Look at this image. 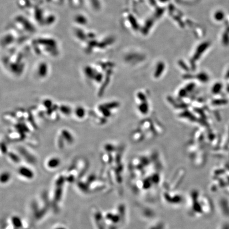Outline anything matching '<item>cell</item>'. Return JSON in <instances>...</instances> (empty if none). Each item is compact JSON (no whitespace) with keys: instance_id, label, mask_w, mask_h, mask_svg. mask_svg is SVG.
I'll return each mask as SVG.
<instances>
[{"instance_id":"obj_1","label":"cell","mask_w":229,"mask_h":229,"mask_svg":"<svg viewBox=\"0 0 229 229\" xmlns=\"http://www.w3.org/2000/svg\"><path fill=\"white\" fill-rule=\"evenodd\" d=\"M49 209H51L50 199L48 195L43 194L39 198H35L30 204L31 214L36 222L40 221L47 214Z\"/></svg>"},{"instance_id":"obj_2","label":"cell","mask_w":229,"mask_h":229,"mask_svg":"<svg viewBox=\"0 0 229 229\" xmlns=\"http://www.w3.org/2000/svg\"><path fill=\"white\" fill-rule=\"evenodd\" d=\"M66 183V177L64 175L58 176L54 181L51 195L50 197L51 209L54 212L58 211L60 209Z\"/></svg>"},{"instance_id":"obj_3","label":"cell","mask_w":229,"mask_h":229,"mask_svg":"<svg viewBox=\"0 0 229 229\" xmlns=\"http://www.w3.org/2000/svg\"><path fill=\"white\" fill-rule=\"evenodd\" d=\"M17 173L21 178L27 181L33 180L35 177L34 171L25 165L20 166L17 170Z\"/></svg>"},{"instance_id":"obj_4","label":"cell","mask_w":229,"mask_h":229,"mask_svg":"<svg viewBox=\"0 0 229 229\" xmlns=\"http://www.w3.org/2000/svg\"><path fill=\"white\" fill-rule=\"evenodd\" d=\"M92 215L96 228L97 229H105L107 225L105 222L104 215H103L102 213L98 209L94 210Z\"/></svg>"},{"instance_id":"obj_5","label":"cell","mask_w":229,"mask_h":229,"mask_svg":"<svg viewBox=\"0 0 229 229\" xmlns=\"http://www.w3.org/2000/svg\"><path fill=\"white\" fill-rule=\"evenodd\" d=\"M61 164V159L56 157H54L49 158L46 162V166L50 170H54L58 168Z\"/></svg>"},{"instance_id":"obj_6","label":"cell","mask_w":229,"mask_h":229,"mask_svg":"<svg viewBox=\"0 0 229 229\" xmlns=\"http://www.w3.org/2000/svg\"><path fill=\"white\" fill-rule=\"evenodd\" d=\"M11 174L8 171H4L1 173L0 176V181L1 184L3 185H7L11 180Z\"/></svg>"},{"instance_id":"obj_7","label":"cell","mask_w":229,"mask_h":229,"mask_svg":"<svg viewBox=\"0 0 229 229\" xmlns=\"http://www.w3.org/2000/svg\"><path fill=\"white\" fill-rule=\"evenodd\" d=\"M61 135L64 140L69 144H71L74 142V137L69 131L66 129H62L61 131Z\"/></svg>"},{"instance_id":"obj_8","label":"cell","mask_w":229,"mask_h":229,"mask_svg":"<svg viewBox=\"0 0 229 229\" xmlns=\"http://www.w3.org/2000/svg\"><path fill=\"white\" fill-rule=\"evenodd\" d=\"M48 73V67L45 63H41L39 66L38 70V74L39 76L44 78L46 77Z\"/></svg>"},{"instance_id":"obj_9","label":"cell","mask_w":229,"mask_h":229,"mask_svg":"<svg viewBox=\"0 0 229 229\" xmlns=\"http://www.w3.org/2000/svg\"><path fill=\"white\" fill-rule=\"evenodd\" d=\"M75 116L80 119L83 118L85 116V109L81 106H79L75 109L74 111Z\"/></svg>"},{"instance_id":"obj_10","label":"cell","mask_w":229,"mask_h":229,"mask_svg":"<svg viewBox=\"0 0 229 229\" xmlns=\"http://www.w3.org/2000/svg\"><path fill=\"white\" fill-rule=\"evenodd\" d=\"M59 109L60 111L63 113L64 114V115L66 116H69L72 113V109L70 107L65 105H61L59 107Z\"/></svg>"},{"instance_id":"obj_11","label":"cell","mask_w":229,"mask_h":229,"mask_svg":"<svg viewBox=\"0 0 229 229\" xmlns=\"http://www.w3.org/2000/svg\"><path fill=\"white\" fill-rule=\"evenodd\" d=\"M9 158H10V159L14 163H19L21 161V159L16 154H15L13 152H8V153Z\"/></svg>"},{"instance_id":"obj_12","label":"cell","mask_w":229,"mask_h":229,"mask_svg":"<svg viewBox=\"0 0 229 229\" xmlns=\"http://www.w3.org/2000/svg\"><path fill=\"white\" fill-rule=\"evenodd\" d=\"M43 105L45 108H46L47 109H49L53 106V101L49 99H46L43 101Z\"/></svg>"},{"instance_id":"obj_13","label":"cell","mask_w":229,"mask_h":229,"mask_svg":"<svg viewBox=\"0 0 229 229\" xmlns=\"http://www.w3.org/2000/svg\"><path fill=\"white\" fill-rule=\"evenodd\" d=\"M102 79H103L102 75L100 73H97L93 78V80H95L97 83H100L102 81Z\"/></svg>"}]
</instances>
